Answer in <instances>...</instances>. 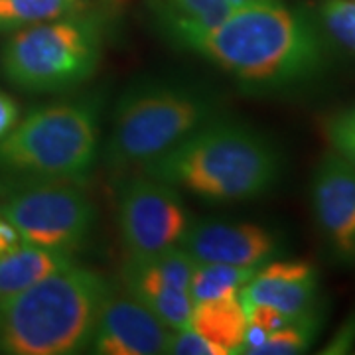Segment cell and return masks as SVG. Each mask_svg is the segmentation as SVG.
I'll return each mask as SVG.
<instances>
[{
	"label": "cell",
	"instance_id": "obj_1",
	"mask_svg": "<svg viewBox=\"0 0 355 355\" xmlns=\"http://www.w3.org/2000/svg\"><path fill=\"white\" fill-rule=\"evenodd\" d=\"M166 36L254 91L304 85L328 64L326 42L316 24L282 2L235 8L217 26Z\"/></svg>",
	"mask_w": 355,
	"mask_h": 355
},
{
	"label": "cell",
	"instance_id": "obj_2",
	"mask_svg": "<svg viewBox=\"0 0 355 355\" xmlns=\"http://www.w3.org/2000/svg\"><path fill=\"white\" fill-rule=\"evenodd\" d=\"M137 170L205 202H249L277 186L282 158L259 130L216 119Z\"/></svg>",
	"mask_w": 355,
	"mask_h": 355
},
{
	"label": "cell",
	"instance_id": "obj_3",
	"mask_svg": "<svg viewBox=\"0 0 355 355\" xmlns=\"http://www.w3.org/2000/svg\"><path fill=\"white\" fill-rule=\"evenodd\" d=\"M109 282L76 263L0 300V352L73 355L87 349Z\"/></svg>",
	"mask_w": 355,
	"mask_h": 355
},
{
	"label": "cell",
	"instance_id": "obj_4",
	"mask_svg": "<svg viewBox=\"0 0 355 355\" xmlns=\"http://www.w3.org/2000/svg\"><path fill=\"white\" fill-rule=\"evenodd\" d=\"M101 97L97 93L36 107L0 140V182L83 184L99 160Z\"/></svg>",
	"mask_w": 355,
	"mask_h": 355
},
{
	"label": "cell",
	"instance_id": "obj_5",
	"mask_svg": "<svg viewBox=\"0 0 355 355\" xmlns=\"http://www.w3.org/2000/svg\"><path fill=\"white\" fill-rule=\"evenodd\" d=\"M216 119V99L202 89L178 81H140L114 105L105 160L116 170L140 168Z\"/></svg>",
	"mask_w": 355,
	"mask_h": 355
},
{
	"label": "cell",
	"instance_id": "obj_6",
	"mask_svg": "<svg viewBox=\"0 0 355 355\" xmlns=\"http://www.w3.org/2000/svg\"><path fill=\"white\" fill-rule=\"evenodd\" d=\"M107 28L97 10L10 32L0 48V77L28 93H65L99 69Z\"/></svg>",
	"mask_w": 355,
	"mask_h": 355
},
{
	"label": "cell",
	"instance_id": "obj_7",
	"mask_svg": "<svg viewBox=\"0 0 355 355\" xmlns=\"http://www.w3.org/2000/svg\"><path fill=\"white\" fill-rule=\"evenodd\" d=\"M76 182H0V216L22 241L76 254L95 227V205Z\"/></svg>",
	"mask_w": 355,
	"mask_h": 355
},
{
	"label": "cell",
	"instance_id": "obj_8",
	"mask_svg": "<svg viewBox=\"0 0 355 355\" xmlns=\"http://www.w3.org/2000/svg\"><path fill=\"white\" fill-rule=\"evenodd\" d=\"M116 221L127 254L176 247L190 225L188 209L176 188L140 172L119 190Z\"/></svg>",
	"mask_w": 355,
	"mask_h": 355
},
{
	"label": "cell",
	"instance_id": "obj_9",
	"mask_svg": "<svg viewBox=\"0 0 355 355\" xmlns=\"http://www.w3.org/2000/svg\"><path fill=\"white\" fill-rule=\"evenodd\" d=\"M196 261L180 245L144 254H127L125 291L170 330L188 328L193 310L190 279Z\"/></svg>",
	"mask_w": 355,
	"mask_h": 355
},
{
	"label": "cell",
	"instance_id": "obj_10",
	"mask_svg": "<svg viewBox=\"0 0 355 355\" xmlns=\"http://www.w3.org/2000/svg\"><path fill=\"white\" fill-rule=\"evenodd\" d=\"M180 247L198 263L259 268L282 254L277 233L254 223H229L203 219L188 225Z\"/></svg>",
	"mask_w": 355,
	"mask_h": 355
},
{
	"label": "cell",
	"instance_id": "obj_11",
	"mask_svg": "<svg viewBox=\"0 0 355 355\" xmlns=\"http://www.w3.org/2000/svg\"><path fill=\"white\" fill-rule=\"evenodd\" d=\"M312 209L322 235L342 261H355V166L336 150L324 154L312 178Z\"/></svg>",
	"mask_w": 355,
	"mask_h": 355
},
{
	"label": "cell",
	"instance_id": "obj_12",
	"mask_svg": "<svg viewBox=\"0 0 355 355\" xmlns=\"http://www.w3.org/2000/svg\"><path fill=\"white\" fill-rule=\"evenodd\" d=\"M170 328L128 292L109 291L97 318L91 352L101 355L164 354Z\"/></svg>",
	"mask_w": 355,
	"mask_h": 355
},
{
	"label": "cell",
	"instance_id": "obj_13",
	"mask_svg": "<svg viewBox=\"0 0 355 355\" xmlns=\"http://www.w3.org/2000/svg\"><path fill=\"white\" fill-rule=\"evenodd\" d=\"M318 270L306 261H268L239 292L243 306L265 304L288 320L318 308Z\"/></svg>",
	"mask_w": 355,
	"mask_h": 355
},
{
	"label": "cell",
	"instance_id": "obj_14",
	"mask_svg": "<svg viewBox=\"0 0 355 355\" xmlns=\"http://www.w3.org/2000/svg\"><path fill=\"white\" fill-rule=\"evenodd\" d=\"M69 265H73V254L22 243L0 254V300L30 288Z\"/></svg>",
	"mask_w": 355,
	"mask_h": 355
},
{
	"label": "cell",
	"instance_id": "obj_15",
	"mask_svg": "<svg viewBox=\"0 0 355 355\" xmlns=\"http://www.w3.org/2000/svg\"><path fill=\"white\" fill-rule=\"evenodd\" d=\"M190 326L219 347L223 355L237 354L247 331V312L239 294L196 302Z\"/></svg>",
	"mask_w": 355,
	"mask_h": 355
},
{
	"label": "cell",
	"instance_id": "obj_16",
	"mask_svg": "<svg viewBox=\"0 0 355 355\" xmlns=\"http://www.w3.org/2000/svg\"><path fill=\"white\" fill-rule=\"evenodd\" d=\"M95 0H0V32L44 24L93 10Z\"/></svg>",
	"mask_w": 355,
	"mask_h": 355
},
{
	"label": "cell",
	"instance_id": "obj_17",
	"mask_svg": "<svg viewBox=\"0 0 355 355\" xmlns=\"http://www.w3.org/2000/svg\"><path fill=\"white\" fill-rule=\"evenodd\" d=\"M153 8L166 34L211 28L235 10L227 0H153Z\"/></svg>",
	"mask_w": 355,
	"mask_h": 355
},
{
	"label": "cell",
	"instance_id": "obj_18",
	"mask_svg": "<svg viewBox=\"0 0 355 355\" xmlns=\"http://www.w3.org/2000/svg\"><path fill=\"white\" fill-rule=\"evenodd\" d=\"M257 268L221 265V263H198L193 265L190 279V294L193 304L235 296L253 279Z\"/></svg>",
	"mask_w": 355,
	"mask_h": 355
},
{
	"label": "cell",
	"instance_id": "obj_19",
	"mask_svg": "<svg viewBox=\"0 0 355 355\" xmlns=\"http://www.w3.org/2000/svg\"><path fill=\"white\" fill-rule=\"evenodd\" d=\"M322 328L320 310H312L308 314L288 320L279 330L270 331L253 355H296L304 354L316 342Z\"/></svg>",
	"mask_w": 355,
	"mask_h": 355
},
{
	"label": "cell",
	"instance_id": "obj_20",
	"mask_svg": "<svg viewBox=\"0 0 355 355\" xmlns=\"http://www.w3.org/2000/svg\"><path fill=\"white\" fill-rule=\"evenodd\" d=\"M318 18L331 38L355 51V0H322Z\"/></svg>",
	"mask_w": 355,
	"mask_h": 355
},
{
	"label": "cell",
	"instance_id": "obj_21",
	"mask_svg": "<svg viewBox=\"0 0 355 355\" xmlns=\"http://www.w3.org/2000/svg\"><path fill=\"white\" fill-rule=\"evenodd\" d=\"M326 135L334 150L355 166V105L331 116L326 123Z\"/></svg>",
	"mask_w": 355,
	"mask_h": 355
},
{
	"label": "cell",
	"instance_id": "obj_22",
	"mask_svg": "<svg viewBox=\"0 0 355 355\" xmlns=\"http://www.w3.org/2000/svg\"><path fill=\"white\" fill-rule=\"evenodd\" d=\"M164 354L172 355H223L221 349L216 347L211 342H207L202 334L188 328H178L170 330L168 342H166Z\"/></svg>",
	"mask_w": 355,
	"mask_h": 355
},
{
	"label": "cell",
	"instance_id": "obj_23",
	"mask_svg": "<svg viewBox=\"0 0 355 355\" xmlns=\"http://www.w3.org/2000/svg\"><path fill=\"white\" fill-rule=\"evenodd\" d=\"M20 121V107L6 91L0 89V140L8 137Z\"/></svg>",
	"mask_w": 355,
	"mask_h": 355
},
{
	"label": "cell",
	"instance_id": "obj_24",
	"mask_svg": "<svg viewBox=\"0 0 355 355\" xmlns=\"http://www.w3.org/2000/svg\"><path fill=\"white\" fill-rule=\"evenodd\" d=\"M22 243L24 241H22L18 229L14 227L6 217L0 216V254L12 251L16 247H20Z\"/></svg>",
	"mask_w": 355,
	"mask_h": 355
},
{
	"label": "cell",
	"instance_id": "obj_25",
	"mask_svg": "<svg viewBox=\"0 0 355 355\" xmlns=\"http://www.w3.org/2000/svg\"><path fill=\"white\" fill-rule=\"evenodd\" d=\"M233 8H243V6H254V4H275L282 0H227Z\"/></svg>",
	"mask_w": 355,
	"mask_h": 355
},
{
	"label": "cell",
	"instance_id": "obj_26",
	"mask_svg": "<svg viewBox=\"0 0 355 355\" xmlns=\"http://www.w3.org/2000/svg\"><path fill=\"white\" fill-rule=\"evenodd\" d=\"M109 2H114V0H109Z\"/></svg>",
	"mask_w": 355,
	"mask_h": 355
}]
</instances>
